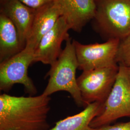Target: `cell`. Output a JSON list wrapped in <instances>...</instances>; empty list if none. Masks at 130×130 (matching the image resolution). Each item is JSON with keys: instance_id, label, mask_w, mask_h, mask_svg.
Returning <instances> with one entry per match:
<instances>
[{"instance_id": "30bf717a", "label": "cell", "mask_w": 130, "mask_h": 130, "mask_svg": "<svg viewBox=\"0 0 130 130\" xmlns=\"http://www.w3.org/2000/svg\"><path fill=\"white\" fill-rule=\"evenodd\" d=\"M35 12L36 9L19 0H4L0 2V13L4 14L14 25L24 48L30 32Z\"/></svg>"}, {"instance_id": "ba28073f", "label": "cell", "mask_w": 130, "mask_h": 130, "mask_svg": "<svg viewBox=\"0 0 130 130\" xmlns=\"http://www.w3.org/2000/svg\"><path fill=\"white\" fill-rule=\"evenodd\" d=\"M70 29L66 19L61 17L53 28L42 37L35 49L33 63L41 62L51 66L62 51V42L70 37Z\"/></svg>"}, {"instance_id": "5b68a950", "label": "cell", "mask_w": 130, "mask_h": 130, "mask_svg": "<svg viewBox=\"0 0 130 130\" xmlns=\"http://www.w3.org/2000/svg\"><path fill=\"white\" fill-rule=\"evenodd\" d=\"M35 50L25 48L18 54L0 62V90L8 92L14 85H23L26 93L33 96L37 93L32 80L28 75V69L34 62Z\"/></svg>"}, {"instance_id": "9c48e42d", "label": "cell", "mask_w": 130, "mask_h": 130, "mask_svg": "<svg viewBox=\"0 0 130 130\" xmlns=\"http://www.w3.org/2000/svg\"><path fill=\"white\" fill-rule=\"evenodd\" d=\"M58 5L62 17L70 29L80 32L93 20L95 13V0H55Z\"/></svg>"}, {"instance_id": "52a82bcc", "label": "cell", "mask_w": 130, "mask_h": 130, "mask_svg": "<svg viewBox=\"0 0 130 130\" xmlns=\"http://www.w3.org/2000/svg\"><path fill=\"white\" fill-rule=\"evenodd\" d=\"M78 63V69L87 71L119 65L117 54L121 40L111 39L103 43L84 44L72 40Z\"/></svg>"}, {"instance_id": "ac0fdd59", "label": "cell", "mask_w": 130, "mask_h": 130, "mask_svg": "<svg viewBox=\"0 0 130 130\" xmlns=\"http://www.w3.org/2000/svg\"><path fill=\"white\" fill-rule=\"evenodd\" d=\"M3 1H4V0H0V2H2Z\"/></svg>"}, {"instance_id": "9a60e30c", "label": "cell", "mask_w": 130, "mask_h": 130, "mask_svg": "<svg viewBox=\"0 0 130 130\" xmlns=\"http://www.w3.org/2000/svg\"><path fill=\"white\" fill-rule=\"evenodd\" d=\"M28 7L37 9L42 6L54 2L55 0H19Z\"/></svg>"}, {"instance_id": "8fae6325", "label": "cell", "mask_w": 130, "mask_h": 130, "mask_svg": "<svg viewBox=\"0 0 130 130\" xmlns=\"http://www.w3.org/2000/svg\"><path fill=\"white\" fill-rule=\"evenodd\" d=\"M61 17V11L55 1L36 9L26 46L35 50L42 37L55 26Z\"/></svg>"}, {"instance_id": "e0dca14e", "label": "cell", "mask_w": 130, "mask_h": 130, "mask_svg": "<svg viewBox=\"0 0 130 130\" xmlns=\"http://www.w3.org/2000/svg\"><path fill=\"white\" fill-rule=\"evenodd\" d=\"M127 68V73L128 79L130 84V68Z\"/></svg>"}, {"instance_id": "4fadbf2b", "label": "cell", "mask_w": 130, "mask_h": 130, "mask_svg": "<svg viewBox=\"0 0 130 130\" xmlns=\"http://www.w3.org/2000/svg\"><path fill=\"white\" fill-rule=\"evenodd\" d=\"M104 104L94 102L89 104L84 110L58 121L49 130H98L90 126L92 121L102 112Z\"/></svg>"}, {"instance_id": "7c38bea8", "label": "cell", "mask_w": 130, "mask_h": 130, "mask_svg": "<svg viewBox=\"0 0 130 130\" xmlns=\"http://www.w3.org/2000/svg\"><path fill=\"white\" fill-rule=\"evenodd\" d=\"M24 48L14 25L0 13V62L15 56Z\"/></svg>"}, {"instance_id": "6da1fadb", "label": "cell", "mask_w": 130, "mask_h": 130, "mask_svg": "<svg viewBox=\"0 0 130 130\" xmlns=\"http://www.w3.org/2000/svg\"><path fill=\"white\" fill-rule=\"evenodd\" d=\"M51 98L0 95V130H49L47 117Z\"/></svg>"}, {"instance_id": "277c9868", "label": "cell", "mask_w": 130, "mask_h": 130, "mask_svg": "<svg viewBox=\"0 0 130 130\" xmlns=\"http://www.w3.org/2000/svg\"><path fill=\"white\" fill-rule=\"evenodd\" d=\"M123 117L130 118V84L126 67L119 66L115 83L104 103L102 112L92 121L90 126L98 129Z\"/></svg>"}, {"instance_id": "7a4b0ae2", "label": "cell", "mask_w": 130, "mask_h": 130, "mask_svg": "<svg viewBox=\"0 0 130 130\" xmlns=\"http://www.w3.org/2000/svg\"><path fill=\"white\" fill-rule=\"evenodd\" d=\"M78 63L71 38L66 41L65 48L47 73L48 83L43 93L50 96L59 91L69 93L79 107H86L82 96L76 78Z\"/></svg>"}, {"instance_id": "2e32d148", "label": "cell", "mask_w": 130, "mask_h": 130, "mask_svg": "<svg viewBox=\"0 0 130 130\" xmlns=\"http://www.w3.org/2000/svg\"><path fill=\"white\" fill-rule=\"evenodd\" d=\"M98 130H130V121L127 122L108 125L98 128Z\"/></svg>"}, {"instance_id": "3957f363", "label": "cell", "mask_w": 130, "mask_h": 130, "mask_svg": "<svg viewBox=\"0 0 130 130\" xmlns=\"http://www.w3.org/2000/svg\"><path fill=\"white\" fill-rule=\"evenodd\" d=\"M93 28L107 40L130 34V0H95Z\"/></svg>"}, {"instance_id": "8992f818", "label": "cell", "mask_w": 130, "mask_h": 130, "mask_svg": "<svg viewBox=\"0 0 130 130\" xmlns=\"http://www.w3.org/2000/svg\"><path fill=\"white\" fill-rule=\"evenodd\" d=\"M119 65L83 71L77 78L82 96L88 106L94 102L104 104L116 80Z\"/></svg>"}, {"instance_id": "5bb4252c", "label": "cell", "mask_w": 130, "mask_h": 130, "mask_svg": "<svg viewBox=\"0 0 130 130\" xmlns=\"http://www.w3.org/2000/svg\"><path fill=\"white\" fill-rule=\"evenodd\" d=\"M117 62L119 66L130 68V34L120 41L117 54Z\"/></svg>"}]
</instances>
